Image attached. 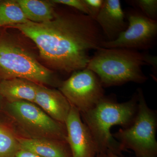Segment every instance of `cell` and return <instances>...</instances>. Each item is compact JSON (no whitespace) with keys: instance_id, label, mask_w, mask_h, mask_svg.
<instances>
[{"instance_id":"obj_21","label":"cell","mask_w":157,"mask_h":157,"mask_svg":"<svg viewBox=\"0 0 157 157\" xmlns=\"http://www.w3.org/2000/svg\"><path fill=\"white\" fill-rule=\"evenodd\" d=\"M107 153L109 157H123L122 156L118 155H116L110 151L107 152Z\"/></svg>"},{"instance_id":"obj_10","label":"cell","mask_w":157,"mask_h":157,"mask_svg":"<svg viewBox=\"0 0 157 157\" xmlns=\"http://www.w3.org/2000/svg\"><path fill=\"white\" fill-rule=\"evenodd\" d=\"M124 11L119 0H104L96 22L101 29L106 41L115 40L128 27Z\"/></svg>"},{"instance_id":"obj_6","label":"cell","mask_w":157,"mask_h":157,"mask_svg":"<svg viewBox=\"0 0 157 157\" xmlns=\"http://www.w3.org/2000/svg\"><path fill=\"white\" fill-rule=\"evenodd\" d=\"M9 109L15 120L31 138L67 141V130L34 103L25 101L9 103Z\"/></svg>"},{"instance_id":"obj_19","label":"cell","mask_w":157,"mask_h":157,"mask_svg":"<svg viewBox=\"0 0 157 157\" xmlns=\"http://www.w3.org/2000/svg\"><path fill=\"white\" fill-rule=\"evenodd\" d=\"M54 4H62L74 8L82 14L88 15L87 8L83 0H53Z\"/></svg>"},{"instance_id":"obj_16","label":"cell","mask_w":157,"mask_h":157,"mask_svg":"<svg viewBox=\"0 0 157 157\" xmlns=\"http://www.w3.org/2000/svg\"><path fill=\"white\" fill-rule=\"evenodd\" d=\"M20 149L17 138L13 132L0 124V157H15Z\"/></svg>"},{"instance_id":"obj_5","label":"cell","mask_w":157,"mask_h":157,"mask_svg":"<svg viewBox=\"0 0 157 157\" xmlns=\"http://www.w3.org/2000/svg\"><path fill=\"white\" fill-rule=\"evenodd\" d=\"M0 76L4 79L20 78L37 84L49 83L51 71L31 54L11 41L0 39Z\"/></svg>"},{"instance_id":"obj_23","label":"cell","mask_w":157,"mask_h":157,"mask_svg":"<svg viewBox=\"0 0 157 157\" xmlns=\"http://www.w3.org/2000/svg\"><path fill=\"white\" fill-rule=\"evenodd\" d=\"M1 26H1V25H0V27H1Z\"/></svg>"},{"instance_id":"obj_8","label":"cell","mask_w":157,"mask_h":157,"mask_svg":"<svg viewBox=\"0 0 157 157\" xmlns=\"http://www.w3.org/2000/svg\"><path fill=\"white\" fill-rule=\"evenodd\" d=\"M128 21L126 29L114 40L102 42L101 47L147 50L154 45L157 36V21L144 16L138 9L125 12Z\"/></svg>"},{"instance_id":"obj_17","label":"cell","mask_w":157,"mask_h":157,"mask_svg":"<svg viewBox=\"0 0 157 157\" xmlns=\"http://www.w3.org/2000/svg\"><path fill=\"white\" fill-rule=\"evenodd\" d=\"M128 2L138 9L144 16L150 19L157 20V0H134Z\"/></svg>"},{"instance_id":"obj_22","label":"cell","mask_w":157,"mask_h":157,"mask_svg":"<svg viewBox=\"0 0 157 157\" xmlns=\"http://www.w3.org/2000/svg\"><path fill=\"white\" fill-rule=\"evenodd\" d=\"M96 157H109L107 153H101L98 154Z\"/></svg>"},{"instance_id":"obj_12","label":"cell","mask_w":157,"mask_h":157,"mask_svg":"<svg viewBox=\"0 0 157 157\" xmlns=\"http://www.w3.org/2000/svg\"><path fill=\"white\" fill-rule=\"evenodd\" d=\"M20 149L42 157H72L66 141L36 138H17Z\"/></svg>"},{"instance_id":"obj_15","label":"cell","mask_w":157,"mask_h":157,"mask_svg":"<svg viewBox=\"0 0 157 157\" xmlns=\"http://www.w3.org/2000/svg\"><path fill=\"white\" fill-rule=\"evenodd\" d=\"M29 21L17 1H0V25L2 26L24 24Z\"/></svg>"},{"instance_id":"obj_13","label":"cell","mask_w":157,"mask_h":157,"mask_svg":"<svg viewBox=\"0 0 157 157\" xmlns=\"http://www.w3.org/2000/svg\"><path fill=\"white\" fill-rule=\"evenodd\" d=\"M38 85L23 78L3 79L0 82V95L9 103L21 101L34 103Z\"/></svg>"},{"instance_id":"obj_14","label":"cell","mask_w":157,"mask_h":157,"mask_svg":"<svg viewBox=\"0 0 157 157\" xmlns=\"http://www.w3.org/2000/svg\"><path fill=\"white\" fill-rule=\"evenodd\" d=\"M27 19L36 23L47 22L56 16L52 1L17 0Z\"/></svg>"},{"instance_id":"obj_7","label":"cell","mask_w":157,"mask_h":157,"mask_svg":"<svg viewBox=\"0 0 157 157\" xmlns=\"http://www.w3.org/2000/svg\"><path fill=\"white\" fill-rule=\"evenodd\" d=\"M104 88L95 73L85 68L73 72L62 82L59 90L82 113L95 107L104 98Z\"/></svg>"},{"instance_id":"obj_20","label":"cell","mask_w":157,"mask_h":157,"mask_svg":"<svg viewBox=\"0 0 157 157\" xmlns=\"http://www.w3.org/2000/svg\"><path fill=\"white\" fill-rule=\"evenodd\" d=\"M15 157H42L32 152L20 149L16 153Z\"/></svg>"},{"instance_id":"obj_18","label":"cell","mask_w":157,"mask_h":157,"mask_svg":"<svg viewBox=\"0 0 157 157\" xmlns=\"http://www.w3.org/2000/svg\"><path fill=\"white\" fill-rule=\"evenodd\" d=\"M87 8L88 15L95 19L104 4V0H83Z\"/></svg>"},{"instance_id":"obj_4","label":"cell","mask_w":157,"mask_h":157,"mask_svg":"<svg viewBox=\"0 0 157 157\" xmlns=\"http://www.w3.org/2000/svg\"><path fill=\"white\" fill-rule=\"evenodd\" d=\"M137 112L133 123L112 134L122 151L131 150L137 157H157V113L148 107L142 89L138 88Z\"/></svg>"},{"instance_id":"obj_1","label":"cell","mask_w":157,"mask_h":157,"mask_svg":"<svg viewBox=\"0 0 157 157\" xmlns=\"http://www.w3.org/2000/svg\"><path fill=\"white\" fill-rule=\"evenodd\" d=\"M10 26L35 42L40 56L56 70L73 73L86 68L91 51L105 41L95 21L86 14H57L52 20Z\"/></svg>"},{"instance_id":"obj_2","label":"cell","mask_w":157,"mask_h":157,"mask_svg":"<svg viewBox=\"0 0 157 157\" xmlns=\"http://www.w3.org/2000/svg\"><path fill=\"white\" fill-rule=\"evenodd\" d=\"M137 92L129 101L120 103L115 96H105L95 107L80 113L94 140L98 154L110 151L121 156L119 143L113 137L111 128L115 125L126 128L133 123L137 112Z\"/></svg>"},{"instance_id":"obj_11","label":"cell","mask_w":157,"mask_h":157,"mask_svg":"<svg viewBox=\"0 0 157 157\" xmlns=\"http://www.w3.org/2000/svg\"><path fill=\"white\" fill-rule=\"evenodd\" d=\"M34 103L55 121L65 124L71 105L59 90L39 84Z\"/></svg>"},{"instance_id":"obj_9","label":"cell","mask_w":157,"mask_h":157,"mask_svg":"<svg viewBox=\"0 0 157 157\" xmlns=\"http://www.w3.org/2000/svg\"><path fill=\"white\" fill-rule=\"evenodd\" d=\"M65 125L72 157H96L98 152L92 135L82 121L80 112L72 105Z\"/></svg>"},{"instance_id":"obj_3","label":"cell","mask_w":157,"mask_h":157,"mask_svg":"<svg viewBox=\"0 0 157 157\" xmlns=\"http://www.w3.org/2000/svg\"><path fill=\"white\" fill-rule=\"evenodd\" d=\"M154 58L133 49L100 47L91 57L86 68L95 73L104 87L129 82L141 84L148 79L142 67L151 66Z\"/></svg>"}]
</instances>
